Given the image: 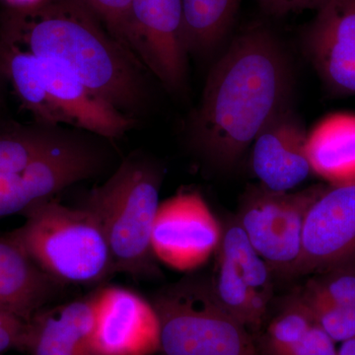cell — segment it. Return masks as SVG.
I'll use <instances>...</instances> for the list:
<instances>
[{
    "instance_id": "obj_28",
    "label": "cell",
    "mask_w": 355,
    "mask_h": 355,
    "mask_svg": "<svg viewBox=\"0 0 355 355\" xmlns=\"http://www.w3.org/2000/svg\"><path fill=\"white\" fill-rule=\"evenodd\" d=\"M6 77L2 72L1 65H0V106H1L2 99H3L4 86H6Z\"/></svg>"
},
{
    "instance_id": "obj_6",
    "label": "cell",
    "mask_w": 355,
    "mask_h": 355,
    "mask_svg": "<svg viewBox=\"0 0 355 355\" xmlns=\"http://www.w3.org/2000/svg\"><path fill=\"white\" fill-rule=\"evenodd\" d=\"M150 301L163 355H261L250 331L217 298L210 279L184 277Z\"/></svg>"
},
{
    "instance_id": "obj_8",
    "label": "cell",
    "mask_w": 355,
    "mask_h": 355,
    "mask_svg": "<svg viewBox=\"0 0 355 355\" xmlns=\"http://www.w3.org/2000/svg\"><path fill=\"white\" fill-rule=\"evenodd\" d=\"M127 46L170 92L186 88L190 53L182 0H132Z\"/></svg>"
},
{
    "instance_id": "obj_25",
    "label": "cell",
    "mask_w": 355,
    "mask_h": 355,
    "mask_svg": "<svg viewBox=\"0 0 355 355\" xmlns=\"http://www.w3.org/2000/svg\"><path fill=\"white\" fill-rule=\"evenodd\" d=\"M261 6L273 15L282 16L317 9L324 0H259Z\"/></svg>"
},
{
    "instance_id": "obj_4",
    "label": "cell",
    "mask_w": 355,
    "mask_h": 355,
    "mask_svg": "<svg viewBox=\"0 0 355 355\" xmlns=\"http://www.w3.org/2000/svg\"><path fill=\"white\" fill-rule=\"evenodd\" d=\"M163 176L164 171L157 162L132 154L86 198L83 207L101 224L116 273H125L135 279L160 275L151 235Z\"/></svg>"
},
{
    "instance_id": "obj_21",
    "label": "cell",
    "mask_w": 355,
    "mask_h": 355,
    "mask_svg": "<svg viewBox=\"0 0 355 355\" xmlns=\"http://www.w3.org/2000/svg\"><path fill=\"white\" fill-rule=\"evenodd\" d=\"M315 322L334 342H347L355 338V308L333 304L301 295Z\"/></svg>"
},
{
    "instance_id": "obj_7",
    "label": "cell",
    "mask_w": 355,
    "mask_h": 355,
    "mask_svg": "<svg viewBox=\"0 0 355 355\" xmlns=\"http://www.w3.org/2000/svg\"><path fill=\"white\" fill-rule=\"evenodd\" d=\"M324 190L314 186L289 193L260 184L243 196L236 218L275 275L293 277L302 250L306 216Z\"/></svg>"
},
{
    "instance_id": "obj_23",
    "label": "cell",
    "mask_w": 355,
    "mask_h": 355,
    "mask_svg": "<svg viewBox=\"0 0 355 355\" xmlns=\"http://www.w3.org/2000/svg\"><path fill=\"white\" fill-rule=\"evenodd\" d=\"M282 355H338L335 342L317 323Z\"/></svg>"
},
{
    "instance_id": "obj_24",
    "label": "cell",
    "mask_w": 355,
    "mask_h": 355,
    "mask_svg": "<svg viewBox=\"0 0 355 355\" xmlns=\"http://www.w3.org/2000/svg\"><path fill=\"white\" fill-rule=\"evenodd\" d=\"M29 322L0 310V354L10 349L25 352Z\"/></svg>"
},
{
    "instance_id": "obj_2",
    "label": "cell",
    "mask_w": 355,
    "mask_h": 355,
    "mask_svg": "<svg viewBox=\"0 0 355 355\" xmlns=\"http://www.w3.org/2000/svg\"><path fill=\"white\" fill-rule=\"evenodd\" d=\"M0 36L65 65L96 95L135 121L149 109L151 76L81 0L6 9Z\"/></svg>"
},
{
    "instance_id": "obj_12",
    "label": "cell",
    "mask_w": 355,
    "mask_h": 355,
    "mask_svg": "<svg viewBox=\"0 0 355 355\" xmlns=\"http://www.w3.org/2000/svg\"><path fill=\"white\" fill-rule=\"evenodd\" d=\"M304 37V51L324 86L355 95V0H324Z\"/></svg>"
},
{
    "instance_id": "obj_15",
    "label": "cell",
    "mask_w": 355,
    "mask_h": 355,
    "mask_svg": "<svg viewBox=\"0 0 355 355\" xmlns=\"http://www.w3.org/2000/svg\"><path fill=\"white\" fill-rule=\"evenodd\" d=\"M93 331L92 295L46 307L29 321L25 352L30 355H96Z\"/></svg>"
},
{
    "instance_id": "obj_16",
    "label": "cell",
    "mask_w": 355,
    "mask_h": 355,
    "mask_svg": "<svg viewBox=\"0 0 355 355\" xmlns=\"http://www.w3.org/2000/svg\"><path fill=\"white\" fill-rule=\"evenodd\" d=\"M311 171L331 187L355 184V114L334 113L308 132Z\"/></svg>"
},
{
    "instance_id": "obj_13",
    "label": "cell",
    "mask_w": 355,
    "mask_h": 355,
    "mask_svg": "<svg viewBox=\"0 0 355 355\" xmlns=\"http://www.w3.org/2000/svg\"><path fill=\"white\" fill-rule=\"evenodd\" d=\"M302 121L292 106L272 119L252 144L251 165L261 184L270 191H289L312 173Z\"/></svg>"
},
{
    "instance_id": "obj_11",
    "label": "cell",
    "mask_w": 355,
    "mask_h": 355,
    "mask_svg": "<svg viewBox=\"0 0 355 355\" xmlns=\"http://www.w3.org/2000/svg\"><path fill=\"white\" fill-rule=\"evenodd\" d=\"M96 355H153L160 352V322L151 301L121 286L92 294Z\"/></svg>"
},
{
    "instance_id": "obj_9",
    "label": "cell",
    "mask_w": 355,
    "mask_h": 355,
    "mask_svg": "<svg viewBox=\"0 0 355 355\" xmlns=\"http://www.w3.org/2000/svg\"><path fill=\"white\" fill-rule=\"evenodd\" d=\"M222 231L198 191H180L159 203L151 235L154 257L178 272H193L216 254Z\"/></svg>"
},
{
    "instance_id": "obj_17",
    "label": "cell",
    "mask_w": 355,
    "mask_h": 355,
    "mask_svg": "<svg viewBox=\"0 0 355 355\" xmlns=\"http://www.w3.org/2000/svg\"><path fill=\"white\" fill-rule=\"evenodd\" d=\"M222 228L220 246L216 253L234 265L246 284L257 309L266 318L272 299L275 273L252 246L236 217L226 221Z\"/></svg>"
},
{
    "instance_id": "obj_3",
    "label": "cell",
    "mask_w": 355,
    "mask_h": 355,
    "mask_svg": "<svg viewBox=\"0 0 355 355\" xmlns=\"http://www.w3.org/2000/svg\"><path fill=\"white\" fill-rule=\"evenodd\" d=\"M111 141L65 125L0 121V219L103 174L114 160Z\"/></svg>"
},
{
    "instance_id": "obj_20",
    "label": "cell",
    "mask_w": 355,
    "mask_h": 355,
    "mask_svg": "<svg viewBox=\"0 0 355 355\" xmlns=\"http://www.w3.org/2000/svg\"><path fill=\"white\" fill-rule=\"evenodd\" d=\"M311 279L301 295L355 308V268H336Z\"/></svg>"
},
{
    "instance_id": "obj_18",
    "label": "cell",
    "mask_w": 355,
    "mask_h": 355,
    "mask_svg": "<svg viewBox=\"0 0 355 355\" xmlns=\"http://www.w3.org/2000/svg\"><path fill=\"white\" fill-rule=\"evenodd\" d=\"M240 0H182L189 53L211 55L234 20Z\"/></svg>"
},
{
    "instance_id": "obj_10",
    "label": "cell",
    "mask_w": 355,
    "mask_h": 355,
    "mask_svg": "<svg viewBox=\"0 0 355 355\" xmlns=\"http://www.w3.org/2000/svg\"><path fill=\"white\" fill-rule=\"evenodd\" d=\"M355 265V184L326 189L311 205L293 277Z\"/></svg>"
},
{
    "instance_id": "obj_14",
    "label": "cell",
    "mask_w": 355,
    "mask_h": 355,
    "mask_svg": "<svg viewBox=\"0 0 355 355\" xmlns=\"http://www.w3.org/2000/svg\"><path fill=\"white\" fill-rule=\"evenodd\" d=\"M10 236H0V310L29 322L64 291Z\"/></svg>"
},
{
    "instance_id": "obj_22",
    "label": "cell",
    "mask_w": 355,
    "mask_h": 355,
    "mask_svg": "<svg viewBox=\"0 0 355 355\" xmlns=\"http://www.w3.org/2000/svg\"><path fill=\"white\" fill-rule=\"evenodd\" d=\"M81 1L99 18L110 34L128 50V14H130L132 0H81Z\"/></svg>"
},
{
    "instance_id": "obj_1",
    "label": "cell",
    "mask_w": 355,
    "mask_h": 355,
    "mask_svg": "<svg viewBox=\"0 0 355 355\" xmlns=\"http://www.w3.org/2000/svg\"><path fill=\"white\" fill-rule=\"evenodd\" d=\"M292 67L279 40L265 28L241 33L207 76L191 118V146L217 168L239 162L259 132L291 106Z\"/></svg>"
},
{
    "instance_id": "obj_27",
    "label": "cell",
    "mask_w": 355,
    "mask_h": 355,
    "mask_svg": "<svg viewBox=\"0 0 355 355\" xmlns=\"http://www.w3.org/2000/svg\"><path fill=\"white\" fill-rule=\"evenodd\" d=\"M338 355H355V338L342 343Z\"/></svg>"
},
{
    "instance_id": "obj_26",
    "label": "cell",
    "mask_w": 355,
    "mask_h": 355,
    "mask_svg": "<svg viewBox=\"0 0 355 355\" xmlns=\"http://www.w3.org/2000/svg\"><path fill=\"white\" fill-rule=\"evenodd\" d=\"M7 6V9L13 10H23V9L33 8V7L43 3L44 0H1Z\"/></svg>"
},
{
    "instance_id": "obj_19",
    "label": "cell",
    "mask_w": 355,
    "mask_h": 355,
    "mask_svg": "<svg viewBox=\"0 0 355 355\" xmlns=\"http://www.w3.org/2000/svg\"><path fill=\"white\" fill-rule=\"evenodd\" d=\"M316 323L301 296L293 298L268 327L265 349L268 355H282Z\"/></svg>"
},
{
    "instance_id": "obj_5",
    "label": "cell",
    "mask_w": 355,
    "mask_h": 355,
    "mask_svg": "<svg viewBox=\"0 0 355 355\" xmlns=\"http://www.w3.org/2000/svg\"><path fill=\"white\" fill-rule=\"evenodd\" d=\"M23 216L24 223L6 234L60 284L95 286L116 275L106 236L90 210L53 198Z\"/></svg>"
}]
</instances>
